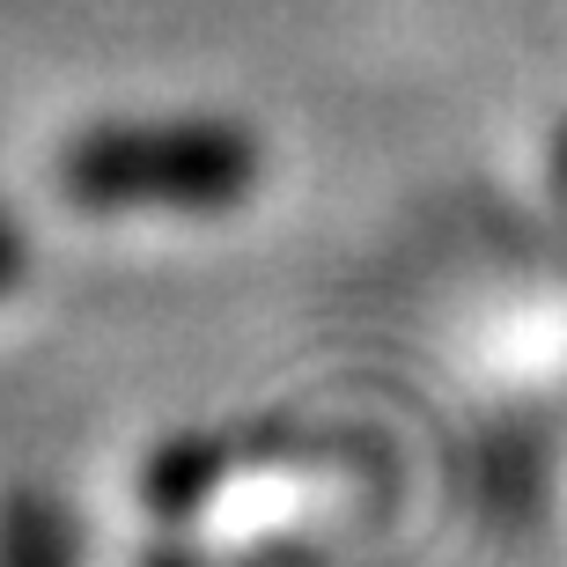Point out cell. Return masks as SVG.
Wrapping results in <instances>:
<instances>
[{
    "label": "cell",
    "instance_id": "1",
    "mask_svg": "<svg viewBox=\"0 0 567 567\" xmlns=\"http://www.w3.org/2000/svg\"><path fill=\"white\" fill-rule=\"evenodd\" d=\"M258 141L214 118H169V126H89L60 155V192L89 214H214L251 199Z\"/></svg>",
    "mask_w": 567,
    "mask_h": 567
},
{
    "label": "cell",
    "instance_id": "2",
    "mask_svg": "<svg viewBox=\"0 0 567 567\" xmlns=\"http://www.w3.org/2000/svg\"><path fill=\"white\" fill-rule=\"evenodd\" d=\"M0 567H66V538L52 508L16 502L0 516Z\"/></svg>",
    "mask_w": 567,
    "mask_h": 567
},
{
    "label": "cell",
    "instance_id": "3",
    "mask_svg": "<svg viewBox=\"0 0 567 567\" xmlns=\"http://www.w3.org/2000/svg\"><path fill=\"white\" fill-rule=\"evenodd\" d=\"M22 258H30V251H22V229L8 221V214H0V295L22 280Z\"/></svg>",
    "mask_w": 567,
    "mask_h": 567
}]
</instances>
